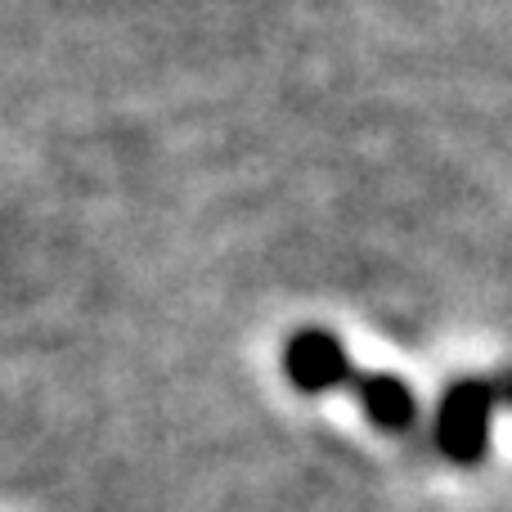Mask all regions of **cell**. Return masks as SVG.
<instances>
[{
  "mask_svg": "<svg viewBox=\"0 0 512 512\" xmlns=\"http://www.w3.org/2000/svg\"><path fill=\"white\" fill-rule=\"evenodd\" d=\"M283 364H288V378L297 382L301 391H333V387H342V382H351V373H355L342 342H337L333 333H319V328L292 337Z\"/></svg>",
  "mask_w": 512,
  "mask_h": 512,
  "instance_id": "obj_2",
  "label": "cell"
},
{
  "mask_svg": "<svg viewBox=\"0 0 512 512\" xmlns=\"http://www.w3.org/2000/svg\"><path fill=\"white\" fill-rule=\"evenodd\" d=\"M499 396H508V400H512V382H508V387H499Z\"/></svg>",
  "mask_w": 512,
  "mask_h": 512,
  "instance_id": "obj_4",
  "label": "cell"
},
{
  "mask_svg": "<svg viewBox=\"0 0 512 512\" xmlns=\"http://www.w3.org/2000/svg\"><path fill=\"white\" fill-rule=\"evenodd\" d=\"M499 400L495 382H454L441 400V418H436V441H441L445 459L454 463H481L490 436V409Z\"/></svg>",
  "mask_w": 512,
  "mask_h": 512,
  "instance_id": "obj_1",
  "label": "cell"
},
{
  "mask_svg": "<svg viewBox=\"0 0 512 512\" xmlns=\"http://www.w3.org/2000/svg\"><path fill=\"white\" fill-rule=\"evenodd\" d=\"M351 387L364 400V414L378 427L405 432L414 423V396H409V387L400 378H391V373H351Z\"/></svg>",
  "mask_w": 512,
  "mask_h": 512,
  "instance_id": "obj_3",
  "label": "cell"
}]
</instances>
